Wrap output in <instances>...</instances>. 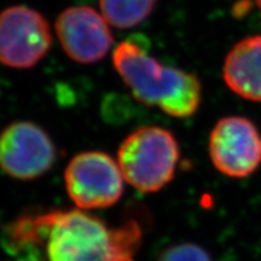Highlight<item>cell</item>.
<instances>
[{"label":"cell","mask_w":261,"mask_h":261,"mask_svg":"<svg viewBox=\"0 0 261 261\" xmlns=\"http://www.w3.org/2000/svg\"><path fill=\"white\" fill-rule=\"evenodd\" d=\"M51 47V27L41 12L23 5L0 12V63L29 69L44 60Z\"/></svg>","instance_id":"5b68a950"},{"label":"cell","mask_w":261,"mask_h":261,"mask_svg":"<svg viewBox=\"0 0 261 261\" xmlns=\"http://www.w3.org/2000/svg\"><path fill=\"white\" fill-rule=\"evenodd\" d=\"M55 29L65 55L81 64L102 61L114 45L110 24L91 6L63 10L58 15Z\"/></svg>","instance_id":"ba28073f"},{"label":"cell","mask_w":261,"mask_h":261,"mask_svg":"<svg viewBox=\"0 0 261 261\" xmlns=\"http://www.w3.org/2000/svg\"><path fill=\"white\" fill-rule=\"evenodd\" d=\"M48 261H112V228L81 210L48 211Z\"/></svg>","instance_id":"3957f363"},{"label":"cell","mask_w":261,"mask_h":261,"mask_svg":"<svg viewBox=\"0 0 261 261\" xmlns=\"http://www.w3.org/2000/svg\"><path fill=\"white\" fill-rule=\"evenodd\" d=\"M255 3H256V5L259 6V9L261 10V0H255Z\"/></svg>","instance_id":"4fadbf2b"},{"label":"cell","mask_w":261,"mask_h":261,"mask_svg":"<svg viewBox=\"0 0 261 261\" xmlns=\"http://www.w3.org/2000/svg\"><path fill=\"white\" fill-rule=\"evenodd\" d=\"M208 151L212 163L221 174L247 178L261 166V135L247 117H223L212 129Z\"/></svg>","instance_id":"52a82bcc"},{"label":"cell","mask_w":261,"mask_h":261,"mask_svg":"<svg viewBox=\"0 0 261 261\" xmlns=\"http://www.w3.org/2000/svg\"><path fill=\"white\" fill-rule=\"evenodd\" d=\"M180 148L171 130L144 126L129 133L117 150V163L127 184L143 194L162 190L175 175Z\"/></svg>","instance_id":"7a4b0ae2"},{"label":"cell","mask_w":261,"mask_h":261,"mask_svg":"<svg viewBox=\"0 0 261 261\" xmlns=\"http://www.w3.org/2000/svg\"><path fill=\"white\" fill-rule=\"evenodd\" d=\"M158 0H99L100 14L112 27L130 29L154 11Z\"/></svg>","instance_id":"30bf717a"},{"label":"cell","mask_w":261,"mask_h":261,"mask_svg":"<svg viewBox=\"0 0 261 261\" xmlns=\"http://www.w3.org/2000/svg\"><path fill=\"white\" fill-rule=\"evenodd\" d=\"M143 241V230L136 220L112 228V261H135Z\"/></svg>","instance_id":"8fae6325"},{"label":"cell","mask_w":261,"mask_h":261,"mask_svg":"<svg viewBox=\"0 0 261 261\" xmlns=\"http://www.w3.org/2000/svg\"><path fill=\"white\" fill-rule=\"evenodd\" d=\"M223 77L237 96L261 102V35L242 39L228 51L223 65Z\"/></svg>","instance_id":"9c48e42d"},{"label":"cell","mask_w":261,"mask_h":261,"mask_svg":"<svg viewBox=\"0 0 261 261\" xmlns=\"http://www.w3.org/2000/svg\"><path fill=\"white\" fill-rule=\"evenodd\" d=\"M56 158L54 140L37 123L16 121L0 133V169L11 178H40L54 167Z\"/></svg>","instance_id":"8992f818"},{"label":"cell","mask_w":261,"mask_h":261,"mask_svg":"<svg viewBox=\"0 0 261 261\" xmlns=\"http://www.w3.org/2000/svg\"><path fill=\"white\" fill-rule=\"evenodd\" d=\"M158 261H212V259L204 248L196 243L184 242L163 250Z\"/></svg>","instance_id":"7c38bea8"},{"label":"cell","mask_w":261,"mask_h":261,"mask_svg":"<svg viewBox=\"0 0 261 261\" xmlns=\"http://www.w3.org/2000/svg\"><path fill=\"white\" fill-rule=\"evenodd\" d=\"M113 64L133 97L146 107L187 119L201 106L202 84L195 74L160 63L135 40L114 48Z\"/></svg>","instance_id":"6da1fadb"},{"label":"cell","mask_w":261,"mask_h":261,"mask_svg":"<svg viewBox=\"0 0 261 261\" xmlns=\"http://www.w3.org/2000/svg\"><path fill=\"white\" fill-rule=\"evenodd\" d=\"M123 175L119 163L103 151L75 155L64 171L68 196L77 210L109 208L123 194Z\"/></svg>","instance_id":"277c9868"}]
</instances>
